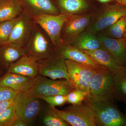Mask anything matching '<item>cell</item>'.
Segmentation results:
<instances>
[{"instance_id":"cell-31","label":"cell","mask_w":126,"mask_h":126,"mask_svg":"<svg viewBox=\"0 0 126 126\" xmlns=\"http://www.w3.org/2000/svg\"><path fill=\"white\" fill-rule=\"evenodd\" d=\"M14 103V99L6 100L0 102V113L6 110L11 106H12Z\"/></svg>"},{"instance_id":"cell-7","label":"cell","mask_w":126,"mask_h":126,"mask_svg":"<svg viewBox=\"0 0 126 126\" xmlns=\"http://www.w3.org/2000/svg\"><path fill=\"white\" fill-rule=\"evenodd\" d=\"M91 102L97 126H126V115L119 110L114 101Z\"/></svg>"},{"instance_id":"cell-11","label":"cell","mask_w":126,"mask_h":126,"mask_svg":"<svg viewBox=\"0 0 126 126\" xmlns=\"http://www.w3.org/2000/svg\"><path fill=\"white\" fill-rule=\"evenodd\" d=\"M39 75L53 79H63L68 81L65 60L52 56L38 61Z\"/></svg>"},{"instance_id":"cell-26","label":"cell","mask_w":126,"mask_h":126,"mask_svg":"<svg viewBox=\"0 0 126 126\" xmlns=\"http://www.w3.org/2000/svg\"><path fill=\"white\" fill-rule=\"evenodd\" d=\"M43 122L46 126H69L68 123L62 119L52 110L50 107L48 109L43 117Z\"/></svg>"},{"instance_id":"cell-5","label":"cell","mask_w":126,"mask_h":126,"mask_svg":"<svg viewBox=\"0 0 126 126\" xmlns=\"http://www.w3.org/2000/svg\"><path fill=\"white\" fill-rule=\"evenodd\" d=\"M126 16V6L118 2L106 4L91 18L87 30L96 33L106 29L120 18Z\"/></svg>"},{"instance_id":"cell-30","label":"cell","mask_w":126,"mask_h":126,"mask_svg":"<svg viewBox=\"0 0 126 126\" xmlns=\"http://www.w3.org/2000/svg\"><path fill=\"white\" fill-rule=\"evenodd\" d=\"M18 93L10 88L0 85V102L14 99Z\"/></svg>"},{"instance_id":"cell-14","label":"cell","mask_w":126,"mask_h":126,"mask_svg":"<svg viewBox=\"0 0 126 126\" xmlns=\"http://www.w3.org/2000/svg\"><path fill=\"white\" fill-rule=\"evenodd\" d=\"M102 47L122 67H126V40L112 38L103 34L97 35Z\"/></svg>"},{"instance_id":"cell-8","label":"cell","mask_w":126,"mask_h":126,"mask_svg":"<svg viewBox=\"0 0 126 126\" xmlns=\"http://www.w3.org/2000/svg\"><path fill=\"white\" fill-rule=\"evenodd\" d=\"M68 82L74 89L88 92L89 82L97 70L69 60H65Z\"/></svg>"},{"instance_id":"cell-25","label":"cell","mask_w":126,"mask_h":126,"mask_svg":"<svg viewBox=\"0 0 126 126\" xmlns=\"http://www.w3.org/2000/svg\"><path fill=\"white\" fill-rule=\"evenodd\" d=\"M19 16L11 20L0 22V46L9 42L10 36Z\"/></svg>"},{"instance_id":"cell-24","label":"cell","mask_w":126,"mask_h":126,"mask_svg":"<svg viewBox=\"0 0 126 126\" xmlns=\"http://www.w3.org/2000/svg\"><path fill=\"white\" fill-rule=\"evenodd\" d=\"M126 29V16H124L106 29L105 34L104 35L112 38H123Z\"/></svg>"},{"instance_id":"cell-35","label":"cell","mask_w":126,"mask_h":126,"mask_svg":"<svg viewBox=\"0 0 126 126\" xmlns=\"http://www.w3.org/2000/svg\"><path fill=\"white\" fill-rule=\"evenodd\" d=\"M124 38L126 39V32H125V34H124Z\"/></svg>"},{"instance_id":"cell-3","label":"cell","mask_w":126,"mask_h":126,"mask_svg":"<svg viewBox=\"0 0 126 126\" xmlns=\"http://www.w3.org/2000/svg\"><path fill=\"white\" fill-rule=\"evenodd\" d=\"M74 89L66 79H53L39 75L34 86L29 90L22 93L30 98L40 99L41 97L46 96L66 95Z\"/></svg>"},{"instance_id":"cell-1","label":"cell","mask_w":126,"mask_h":126,"mask_svg":"<svg viewBox=\"0 0 126 126\" xmlns=\"http://www.w3.org/2000/svg\"><path fill=\"white\" fill-rule=\"evenodd\" d=\"M87 98L94 102L114 101V73L107 69L97 70L89 82Z\"/></svg>"},{"instance_id":"cell-9","label":"cell","mask_w":126,"mask_h":126,"mask_svg":"<svg viewBox=\"0 0 126 126\" xmlns=\"http://www.w3.org/2000/svg\"><path fill=\"white\" fill-rule=\"evenodd\" d=\"M39 99L26 96L22 92L18 93L14 99L13 104L16 118L22 119L29 125L32 124L40 111Z\"/></svg>"},{"instance_id":"cell-32","label":"cell","mask_w":126,"mask_h":126,"mask_svg":"<svg viewBox=\"0 0 126 126\" xmlns=\"http://www.w3.org/2000/svg\"><path fill=\"white\" fill-rule=\"evenodd\" d=\"M29 126L27 123L25 122L22 119L16 118L13 126Z\"/></svg>"},{"instance_id":"cell-21","label":"cell","mask_w":126,"mask_h":126,"mask_svg":"<svg viewBox=\"0 0 126 126\" xmlns=\"http://www.w3.org/2000/svg\"><path fill=\"white\" fill-rule=\"evenodd\" d=\"M23 11L18 0H5L0 4V22L15 19Z\"/></svg>"},{"instance_id":"cell-29","label":"cell","mask_w":126,"mask_h":126,"mask_svg":"<svg viewBox=\"0 0 126 126\" xmlns=\"http://www.w3.org/2000/svg\"><path fill=\"white\" fill-rule=\"evenodd\" d=\"M40 99L45 101L50 107H55L63 106L67 103L66 95L62 94L46 96L41 97Z\"/></svg>"},{"instance_id":"cell-16","label":"cell","mask_w":126,"mask_h":126,"mask_svg":"<svg viewBox=\"0 0 126 126\" xmlns=\"http://www.w3.org/2000/svg\"><path fill=\"white\" fill-rule=\"evenodd\" d=\"M38 78V76L30 78L7 72L0 78V85L10 88L17 92H24L34 86Z\"/></svg>"},{"instance_id":"cell-6","label":"cell","mask_w":126,"mask_h":126,"mask_svg":"<svg viewBox=\"0 0 126 126\" xmlns=\"http://www.w3.org/2000/svg\"><path fill=\"white\" fill-rule=\"evenodd\" d=\"M71 15L61 14L57 15H43L32 18L47 34L55 49L63 44L61 33L64 24Z\"/></svg>"},{"instance_id":"cell-38","label":"cell","mask_w":126,"mask_h":126,"mask_svg":"<svg viewBox=\"0 0 126 126\" xmlns=\"http://www.w3.org/2000/svg\"></svg>"},{"instance_id":"cell-20","label":"cell","mask_w":126,"mask_h":126,"mask_svg":"<svg viewBox=\"0 0 126 126\" xmlns=\"http://www.w3.org/2000/svg\"><path fill=\"white\" fill-rule=\"evenodd\" d=\"M96 34L87 30L78 35L69 44L81 50H90L102 48Z\"/></svg>"},{"instance_id":"cell-4","label":"cell","mask_w":126,"mask_h":126,"mask_svg":"<svg viewBox=\"0 0 126 126\" xmlns=\"http://www.w3.org/2000/svg\"><path fill=\"white\" fill-rule=\"evenodd\" d=\"M38 26L35 24L24 48L26 54L39 61L53 56L54 48L45 32Z\"/></svg>"},{"instance_id":"cell-17","label":"cell","mask_w":126,"mask_h":126,"mask_svg":"<svg viewBox=\"0 0 126 126\" xmlns=\"http://www.w3.org/2000/svg\"><path fill=\"white\" fill-rule=\"evenodd\" d=\"M7 72L14 73L30 78L38 76V63L36 59L27 54L12 63Z\"/></svg>"},{"instance_id":"cell-19","label":"cell","mask_w":126,"mask_h":126,"mask_svg":"<svg viewBox=\"0 0 126 126\" xmlns=\"http://www.w3.org/2000/svg\"><path fill=\"white\" fill-rule=\"evenodd\" d=\"M82 51L90 56L97 63L113 73L122 67L117 63L112 56L103 48H99L93 50Z\"/></svg>"},{"instance_id":"cell-2","label":"cell","mask_w":126,"mask_h":126,"mask_svg":"<svg viewBox=\"0 0 126 126\" xmlns=\"http://www.w3.org/2000/svg\"><path fill=\"white\" fill-rule=\"evenodd\" d=\"M62 119L73 126H96L95 114L92 102L86 98L83 102L69 106L63 110L50 107Z\"/></svg>"},{"instance_id":"cell-36","label":"cell","mask_w":126,"mask_h":126,"mask_svg":"<svg viewBox=\"0 0 126 126\" xmlns=\"http://www.w3.org/2000/svg\"><path fill=\"white\" fill-rule=\"evenodd\" d=\"M4 0H0V4H1Z\"/></svg>"},{"instance_id":"cell-28","label":"cell","mask_w":126,"mask_h":126,"mask_svg":"<svg viewBox=\"0 0 126 126\" xmlns=\"http://www.w3.org/2000/svg\"><path fill=\"white\" fill-rule=\"evenodd\" d=\"M88 94V92L74 89L66 95L67 102L73 105L79 104L87 98Z\"/></svg>"},{"instance_id":"cell-37","label":"cell","mask_w":126,"mask_h":126,"mask_svg":"<svg viewBox=\"0 0 126 126\" xmlns=\"http://www.w3.org/2000/svg\"></svg>"},{"instance_id":"cell-23","label":"cell","mask_w":126,"mask_h":126,"mask_svg":"<svg viewBox=\"0 0 126 126\" xmlns=\"http://www.w3.org/2000/svg\"><path fill=\"white\" fill-rule=\"evenodd\" d=\"M58 2L62 14H79L87 10L89 7L86 0H58Z\"/></svg>"},{"instance_id":"cell-27","label":"cell","mask_w":126,"mask_h":126,"mask_svg":"<svg viewBox=\"0 0 126 126\" xmlns=\"http://www.w3.org/2000/svg\"><path fill=\"white\" fill-rule=\"evenodd\" d=\"M16 117L12 105L0 113V126H13Z\"/></svg>"},{"instance_id":"cell-13","label":"cell","mask_w":126,"mask_h":126,"mask_svg":"<svg viewBox=\"0 0 126 126\" xmlns=\"http://www.w3.org/2000/svg\"><path fill=\"white\" fill-rule=\"evenodd\" d=\"M34 24L32 18L23 11L13 28L8 43L24 47Z\"/></svg>"},{"instance_id":"cell-22","label":"cell","mask_w":126,"mask_h":126,"mask_svg":"<svg viewBox=\"0 0 126 126\" xmlns=\"http://www.w3.org/2000/svg\"><path fill=\"white\" fill-rule=\"evenodd\" d=\"M114 78L115 99L126 104V67L114 73Z\"/></svg>"},{"instance_id":"cell-34","label":"cell","mask_w":126,"mask_h":126,"mask_svg":"<svg viewBox=\"0 0 126 126\" xmlns=\"http://www.w3.org/2000/svg\"><path fill=\"white\" fill-rule=\"evenodd\" d=\"M116 2L126 6V0H117Z\"/></svg>"},{"instance_id":"cell-15","label":"cell","mask_w":126,"mask_h":126,"mask_svg":"<svg viewBox=\"0 0 126 126\" xmlns=\"http://www.w3.org/2000/svg\"><path fill=\"white\" fill-rule=\"evenodd\" d=\"M23 11L31 18L43 15L60 14L52 0H18Z\"/></svg>"},{"instance_id":"cell-33","label":"cell","mask_w":126,"mask_h":126,"mask_svg":"<svg viewBox=\"0 0 126 126\" xmlns=\"http://www.w3.org/2000/svg\"><path fill=\"white\" fill-rule=\"evenodd\" d=\"M99 2L103 3H111L112 2H117V0H97Z\"/></svg>"},{"instance_id":"cell-12","label":"cell","mask_w":126,"mask_h":126,"mask_svg":"<svg viewBox=\"0 0 126 126\" xmlns=\"http://www.w3.org/2000/svg\"><path fill=\"white\" fill-rule=\"evenodd\" d=\"M92 16L90 15H71L64 24L61 37L64 43L69 44L79 34L84 31L90 24Z\"/></svg>"},{"instance_id":"cell-10","label":"cell","mask_w":126,"mask_h":126,"mask_svg":"<svg viewBox=\"0 0 126 126\" xmlns=\"http://www.w3.org/2000/svg\"><path fill=\"white\" fill-rule=\"evenodd\" d=\"M53 56L72 60L97 70L107 69L97 63L82 51L68 43H63L55 49Z\"/></svg>"},{"instance_id":"cell-18","label":"cell","mask_w":126,"mask_h":126,"mask_svg":"<svg viewBox=\"0 0 126 126\" xmlns=\"http://www.w3.org/2000/svg\"><path fill=\"white\" fill-rule=\"evenodd\" d=\"M26 54L24 47L7 43L0 46V63L7 70L11 64Z\"/></svg>"}]
</instances>
